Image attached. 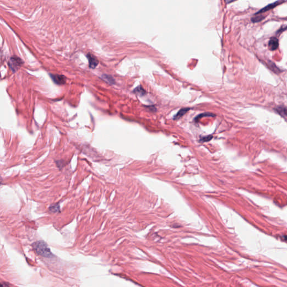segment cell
Returning a JSON list of instances; mask_svg holds the SVG:
<instances>
[{"instance_id": "obj_1", "label": "cell", "mask_w": 287, "mask_h": 287, "mask_svg": "<svg viewBox=\"0 0 287 287\" xmlns=\"http://www.w3.org/2000/svg\"><path fill=\"white\" fill-rule=\"evenodd\" d=\"M33 246L36 252L42 256L49 258L53 256L50 249L48 248L47 244L43 241H37L33 244Z\"/></svg>"}, {"instance_id": "obj_2", "label": "cell", "mask_w": 287, "mask_h": 287, "mask_svg": "<svg viewBox=\"0 0 287 287\" xmlns=\"http://www.w3.org/2000/svg\"><path fill=\"white\" fill-rule=\"evenodd\" d=\"M22 64V60L17 57H11L9 62V67L13 72H15Z\"/></svg>"}, {"instance_id": "obj_3", "label": "cell", "mask_w": 287, "mask_h": 287, "mask_svg": "<svg viewBox=\"0 0 287 287\" xmlns=\"http://www.w3.org/2000/svg\"><path fill=\"white\" fill-rule=\"evenodd\" d=\"M284 2H285V0H278V1H276V2H275L274 3L269 4L268 5H267V6H266L265 7H264V8L261 9L260 10H259L258 12H257L256 13H255V15H259V14H260V13H265V12L268 11H269V10H271V9H274L275 7H277V6H278L279 4L283 3Z\"/></svg>"}, {"instance_id": "obj_4", "label": "cell", "mask_w": 287, "mask_h": 287, "mask_svg": "<svg viewBox=\"0 0 287 287\" xmlns=\"http://www.w3.org/2000/svg\"><path fill=\"white\" fill-rule=\"evenodd\" d=\"M50 76L53 82L57 85H63L66 83V77L62 75L50 74Z\"/></svg>"}, {"instance_id": "obj_5", "label": "cell", "mask_w": 287, "mask_h": 287, "mask_svg": "<svg viewBox=\"0 0 287 287\" xmlns=\"http://www.w3.org/2000/svg\"><path fill=\"white\" fill-rule=\"evenodd\" d=\"M87 57L89 60V67L91 69H95L99 64V61L98 60V59L96 58V57L90 54L87 55Z\"/></svg>"}, {"instance_id": "obj_6", "label": "cell", "mask_w": 287, "mask_h": 287, "mask_svg": "<svg viewBox=\"0 0 287 287\" xmlns=\"http://www.w3.org/2000/svg\"><path fill=\"white\" fill-rule=\"evenodd\" d=\"M268 46L270 50L271 51H275L279 47L278 39H277L276 37L271 38L270 39L269 43H268Z\"/></svg>"}, {"instance_id": "obj_7", "label": "cell", "mask_w": 287, "mask_h": 287, "mask_svg": "<svg viewBox=\"0 0 287 287\" xmlns=\"http://www.w3.org/2000/svg\"><path fill=\"white\" fill-rule=\"evenodd\" d=\"M189 109H190V108H185L180 109L178 112V113H177L176 115L174 116V120H177V119H179V118L182 117L185 113H187V112L189 111Z\"/></svg>"}, {"instance_id": "obj_8", "label": "cell", "mask_w": 287, "mask_h": 287, "mask_svg": "<svg viewBox=\"0 0 287 287\" xmlns=\"http://www.w3.org/2000/svg\"><path fill=\"white\" fill-rule=\"evenodd\" d=\"M276 111L279 114L283 117H286L287 116V109L286 107L284 106H279L276 108Z\"/></svg>"}, {"instance_id": "obj_9", "label": "cell", "mask_w": 287, "mask_h": 287, "mask_svg": "<svg viewBox=\"0 0 287 287\" xmlns=\"http://www.w3.org/2000/svg\"><path fill=\"white\" fill-rule=\"evenodd\" d=\"M102 79H103L105 81L108 82L109 84H114L115 83V80H114V78L111 76V75H103L102 76Z\"/></svg>"}, {"instance_id": "obj_10", "label": "cell", "mask_w": 287, "mask_h": 287, "mask_svg": "<svg viewBox=\"0 0 287 287\" xmlns=\"http://www.w3.org/2000/svg\"><path fill=\"white\" fill-rule=\"evenodd\" d=\"M268 65H269V67H270V69L271 70H272L273 72H274L276 74H278L280 72V70L279 69L278 67H277L276 65L274 64L273 62H271V61H269L268 62Z\"/></svg>"}, {"instance_id": "obj_11", "label": "cell", "mask_w": 287, "mask_h": 287, "mask_svg": "<svg viewBox=\"0 0 287 287\" xmlns=\"http://www.w3.org/2000/svg\"><path fill=\"white\" fill-rule=\"evenodd\" d=\"M134 92L140 96H144L146 94V91L144 89L143 87H142L141 85L136 87L134 90Z\"/></svg>"}, {"instance_id": "obj_12", "label": "cell", "mask_w": 287, "mask_h": 287, "mask_svg": "<svg viewBox=\"0 0 287 287\" xmlns=\"http://www.w3.org/2000/svg\"><path fill=\"white\" fill-rule=\"evenodd\" d=\"M49 211H50L51 212H52V213L58 212L60 211V206H59V205L58 204L52 205H51V206L49 207Z\"/></svg>"}, {"instance_id": "obj_13", "label": "cell", "mask_w": 287, "mask_h": 287, "mask_svg": "<svg viewBox=\"0 0 287 287\" xmlns=\"http://www.w3.org/2000/svg\"><path fill=\"white\" fill-rule=\"evenodd\" d=\"M214 117L215 116V115L214 114H212V113H203V114H201L199 116H197L195 119V121H197L200 120V118L201 117Z\"/></svg>"}, {"instance_id": "obj_14", "label": "cell", "mask_w": 287, "mask_h": 287, "mask_svg": "<svg viewBox=\"0 0 287 287\" xmlns=\"http://www.w3.org/2000/svg\"><path fill=\"white\" fill-rule=\"evenodd\" d=\"M265 19V16L264 15H258V16H256L254 18H252L251 19V21H252L253 22H261L262 20H264Z\"/></svg>"}, {"instance_id": "obj_15", "label": "cell", "mask_w": 287, "mask_h": 287, "mask_svg": "<svg viewBox=\"0 0 287 287\" xmlns=\"http://www.w3.org/2000/svg\"><path fill=\"white\" fill-rule=\"evenodd\" d=\"M212 138H213V136H205V137L201 139L200 140V141H201V142L209 141H210Z\"/></svg>"}, {"instance_id": "obj_16", "label": "cell", "mask_w": 287, "mask_h": 287, "mask_svg": "<svg viewBox=\"0 0 287 287\" xmlns=\"http://www.w3.org/2000/svg\"><path fill=\"white\" fill-rule=\"evenodd\" d=\"M286 29V26H285V27H282L279 31H277V34L278 33H282L283 32V31H285Z\"/></svg>"}, {"instance_id": "obj_17", "label": "cell", "mask_w": 287, "mask_h": 287, "mask_svg": "<svg viewBox=\"0 0 287 287\" xmlns=\"http://www.w3.org/2000/svg\"><path fill=\"white\" fill-rule=\"evenodd\" d=\"M235 1V0H226V2L227 4H230V3L233 2V1Z\"/></svg>"}, {"instance_id": "obj_18", "label": "cell", "mask_w": 287, "mask_h": 287, "mask_svg": "<svg viewBox=\"0 0 287 287\" xmlns=\"http://www.w3.org/2000/svg\"><path fill=\"white\" fill-rule=\"evenodd\" d=\"M2 179H1V176H0V185L2 184Z\"/></svg>"}, {"instance_id": "obj_19", "label": "cell", "mask_w": 287, "mask_h": 287, "mask_svg": "<svg viewBox=\"0 0 287 287\" xmlns=\"http://www.w3.org/2000/svg\"><path fill=\"white\" fill-rule=\"evenodd\" d=\"M4 286H5V284H2L0 283V287H4Z\"/></svg>"}]
</instances>
